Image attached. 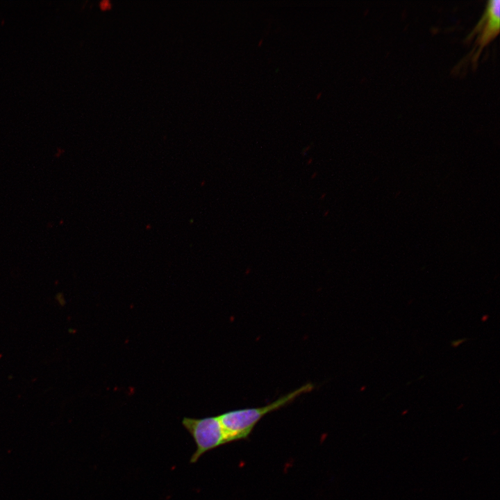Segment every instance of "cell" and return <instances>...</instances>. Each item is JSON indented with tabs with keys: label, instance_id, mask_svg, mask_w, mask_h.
<instances>
[{
	"label": "cell",
	"instance_id": "1",
	"mask_svg": "<svg viewBox=\"0 0 500 500\" xmlns=\"http://www.w3.org/2000/svg\"><path fill=\"white\" fill-rule=\"evenodd\" d=\"M313 388L314 385L308 383L266 406L230 410L218 415L227 443L248 438L265 415L285 406Z\"/></svg>",
	"mask_w": 500,
	"mask_h": 500
},
{
	"label": "cell",
	"instance_id": "2",
	"mask_svg": "<svg viewBox=\"0 0 500 500\" xmlns=\"http://www.w3.org/2000/svg\"><path fill=\"white\" fill-rule=\"evenodd\" d=\"M182 424L197 446L190 460L191 463L196 462L205 453L227 443L217 416L200 419L185 417Z\"/></svg>",
	"mask_w": 500,
	"mask_h": 500
},
{
	"label": "cell",
	"instance_id": "3",
	"mask_svg": "<svg viewBox=\"0 0 500 500\" xmlns=\"http://www.w3.org/2000/svg\"><path fill=\"white\" fill-rule=\"evenodd\" d=\"M500 28V1H488L485 10L475 27L478 35L476 42L481 48L484 47L498 35Z\"/></svg>",
	"mask_w": 500,
	"mask_h": 500
}]
</instances>
